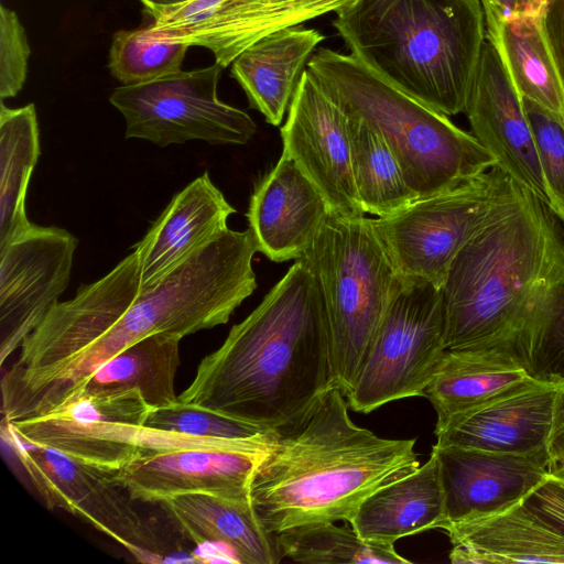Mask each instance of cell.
<instances>
[{
  "label": "cell",
  "instance_id": "7bdbcfd3",
  "mask_svg": "<svg viewBox=\"0 0 564 564\" xmlns=\"http://www.w3.org/2000/svg\"><path fill=\"white\" fill-rule=\"evenodd\" d=\"M562 239H563V243H564V229L562 230Z\"/></svg>",
  "mask_w": 564,
  "mask_h": 564
},
{
  "label": "cell",
  "instance_id": "1f68e13d",
  "mask_svg": "<svg viewBox=\"0 0 564 564\" xmlns=\"http://www.w3.org/2000/svg\"><path fill=\"white\" fill-rule=\"evenodd\" d=\"M276 539L282 557L303 564L411 563L394 545L365 541L348 522L306 524L276 533Z\"/></svg>",
  "mask_w": 564,
  "mask_h": 564
},
{
  "label": "cell",
  "instance_id": "52a82bcc",
  "mask_svg": "<svg viewBox=\"0 0 564 564\" xmlns=\"http://www.w3.org/2000/svg\"><path fill=\"white\" fill-rule=\"evenodd\" d=\"M302 260L323 295L335 387L347 397L403 276L366 216L329 214Z\"/></svg>",
  "mask_w": 564,
  "mask_h": 564
},
{
  "label": "cell",
  "instance_id": "9c48e42d",
  "mask_svg": "<svg viewBox=\"0 0 564 564\" xmlns=\"http://www.w3.org/2000/svg\"><path fill=\"white\" fill-rule=\"evenodd\" d=\"M223 69L215 63L144 84L117 87L109 101L126 120V138L159 147L189 140L214 145L247 144L257 126L246 111L218 98Z\"/></svg>",
  "mask_w": 564,
  "mask_h": 564
},
{
  "label": "cell",
  "instance_id": "74e56055",
  "mask_svg": "<svg viewBox=\"0 0 564 564\" xmlns=\"http://www.w3.org/2000/svg\"><path fill=\"white\" fill-rule=\"evenodd\" d=\"M541 28L564 90V0H544Z\"/></svg>",
  "mask_w": 564,
  "mask_h": 564
},
{
  "label": "cell",
  "instance_id": "44dd1931",
  "mask_svg": "<svg viewBox=\"0 0 564 564\" xmlns=\"http://www.w3.org/2000/svg\"><path fill=\"white\" fill-rule=\"evenodd\" d=\"M236 209L205 172L176 193L144 237L133 247L141 286L162 279L228 229Z\"/></svg>",
  "mask_w": 564,
  "mask_h": 564
},
{
  "label": "cell",
  "instance_id": "2e32d148",
  "mask_svg": "<svg viewBox=\"0 0 564 564\" xmlns=\"http://www.w3.org/2000/svg\"><path fill=\"white\" fill-rule=\"evenodd\" d=\"M465 113L471 134L496 158L497 167L550 207L522 97L499 51L488 39L480 53Z\"/></svg>",
  "mask_w": 564,
  "mask_h": 564
},
{
  "label": "cell",
  "instance_id": "d4e9b609",
  "mask_svg": "<svg viewBox=\"0 0 564 564\" xmlns=\"http://www.w3.org/2000/svg\"><path fill=\"white\" fill-rule=\"evenodd\" d=\"M324 39L317 30L302 24L283 28L249 46L232 62L231 76L267 122L281 123L308 57Z\"/></svg>",
  "mask_w": 564,
  "mask_h": 564
},
{
  "label": "cell",
  "instance_id": "f546056e",
  "mask_svg": "<svg viewBox=\"0 0 564 564\" xmlns=\"http://www.w3.org/2000/svg\"><path fill=\"white\" fill-rule=\"evenodd\" d=\"M528 373L541 381L564 380V243L538 286L516 343Z\"/></svg>",
  "mask_w": 564,
  "mask_h": 564
},
{
  "label": "cell",
  "instance_id": "ac0fdd59",
  "mask_svg": "<svg viewBox=\"0 0 564 564\" xmlns=\"http://www.w3.org/2000/svg\"><path fill=\"white\" fill-rule=\"evenodd\" d=\"M432 453L438 463L447 523L523 501L552 471L549 449L511 454L434 445Z\"/></svg>",
  "mask_w": 564,
  "mask_h": 564
},
{
  "label": "cell",
  "instance_id": "603a6c76",
  "mask_svg": "<svg viewBox=\"0 0 564 564\" xmlns=\"http://www.w3.org/2000/svg\"><path fill=\"white\" fill-rule=\"evenodd\" d=\"M368 542L394 545L405 536L447 524L437 458L372 491L347 521Z\"/></svg>",
  "mask_w": 564,
  "mask_h": 564
},
{
  "label": "cell",
  "instance_id": "3957f363",
  "mask_svg": "<svg viewBox=\"0 0 564 564\" xmlns=\"http://www.w3.org/2000/svg\"><path fill=\"white\" fill-rule=\"evenodd\" d=\"M561 225L546 204L507 176L488 218L454 258L441 288L446 350L516 354L534 293L562 245Z\"/></svg>",
  "mask_w": 564,
  "mask_h": 564
},
{
  "label": "cell",
  "instance_id": "d590c367",
  "mask_svg": "<svg viewBox=\"0 0 564 564\" xmlns=\"http://www.w3.org/2000/svg\"><path fill=\"white\" fill-rule=\"evenodd\" d=\"M31 50L18 14L0 6V97L12 98L22 89Z\"/></svg>",
  "mask_w": 564,
  "mask_h": 564
},
{
  "label": "cell",
  "instance_id": "f35d334b",
  "mask_svg": "<svg viewBox=\"0 0 564 564\" xmlns=\"http://www.w3.org/2000/svg\"><path fill=\"white\" fill-rule=\"evenodd\" d=\"M479 2L487 25L486 35H492L508 21L540 13L544 0H479Z\"/></svg>",
  "mask_w": 564,
  "mask_h": 564
},
{
  "label": "cell",
  "instance_id": "6da1fadb",
  "mask_svg": "<svg viewBox=\"0 0 564 564\" xmlns=\"http://www.w3.org/2000/svg\"><path fill=\"white\" fill-rule=\"evenodd\" d=\"M334 387L323 295L300 259L202 359L177 400L276 431L300 421Z\"/></svg>",
  "mask_w": 564,
  "mask_h": 564
},
{
  "label": "cell",
  "instance_id": "e0dca14e",
  "mask_svg": "<svg viewBox=\"0 0 564 564\" xmlns=\"http://www.w3.org/2000/svg\"><path fill=\"white\" fill-rule=\"evenodd\" d=\"M274 436L267 443L249 447L137 455L116 471V477L133 500L143 502L158 503L170 496L193 492L251 501L252 473Z\"/></svg>",
  "mask_w": 564,
  "mask_h": 564
},
{
  "label": "cell",
  "instance_id": "5bb4252c",
  "mask_svg": "<svg viewBox=\"0 0 564 564\" xmlns=\"http://www.w3.org/2000/svg\"><path fill=\"white\" fill-rule=\"evenodd\" d=\"M283 152L313 182L330 214L365 216L351 167L348 115L306 68L281 128Z\"/></svg>",
  "mask_w": 564,
  "mask_h": 564
},
{
  "label": "cell",
  "instance_id": "f1b7e54d",
  "mask_svg": "<svg viewBox=\"0 0 564 564\" xmlns=\"http://www.w3.org/2000/svg\"><path fill=\"white\" fill-rule=\"evenodd\" d=\"M541 13L508 21L486 37L499 51L520 96L564 122V90L541 28Z\"/></svg>",
  "mask_w": 564,
  "mask_h": 564
},
{
  "label": "cell",
  "instance_id": "9a60e30c",
  "mask_svg": "<svg viewBox=\"0 0 564 564\" xmlns=\"http://www.w3.org/2000/svg\"><path fill=\"white\" fill-rule=\"evenodd\" d=\"M6 423L23 442L56 449L78 462L110 471L119 470L137 455L192 448L249 447L267 443L274 435L273 431H268L245 440L204 437L140 424L54 414Z\"/></svg>",
  "mask_w": 564,
  "mask_h": 564
},
{
  "label": "cell",
  "instance_id": "4fadbf2b",
  "mask_svg": "<svg viewBox=\"0 0 564 564\" xmlns=\"http://www.w3.org/2000/svg\"><path fill=\"white\" fill-rule=\"evenodd\" d=\"M77 239L32 225L0 248V357L3 364L58 302L72 274Z\"/></svg>",
  "mask_w": 564,
  "mask_h": 564
},
{
  "label": "cell",
  "instance_id": "ffe728a7",
  "mask_svg": "<svg viewBox=\"0 0 564 564\" xmlns=\"http://www.w3.org/2000/svg\"><path fill=\"white\" fill-rule=\"evenodd\" d=\"M329 214L318 188L282 153L256 185L247 218L258 250L273 262H284L304 257Z\"/></svg>",
  "mask_w": 564,
  "mask_h": 564
},
{
  "label": "cell",
  "instance_id": "30bf717a",
  "mask_svg": "<svg viewBox=\"0 0 564 564\" xmlns=\"http://www.w3.org/2000/svg\"><path fill=\"white\" fill-rule=\"evenodd\" d=\"M507 175L494 167L403 210L372 218L373 227L402 276L442 288L460 249L488 218Z\"/></svg>",
  "mask_w": 564,
  "mask_h": 564
},
{
  "label": "cell",
  "instance_id": "83f0119b",
  "mask_svg": "<svg viewBox=\"0 0 564 564\" xmlns=\"http://www.w3.org/2000/svg\"><path fill=\"white\" fill-rule=\"evenodd\" d=\"M40 131L35 106L0 107V248L32 227L26 194L39 160Z\"/></svg>",
  "mask_w": 564,
  "mask_h": 564
},
{
  "label": "cell",
  "instance_id": "d6986e66",
  "mask_svg": "<svg viewBox=\"0 0 564 564\" xmlns=\"http://www.w3.org/2000/svg\"><path fill=\"white\" fill-rule=\"evenodd\" d=\"M560 383L531 378L451 421L435 445L529 454L549 449Z\"/></svg>",
  "mask_w": 564,
  "mask_h": 564
},
{
  "label": "cell",
  "instance_id": "cb8c5ba5",
  "mask_svg": "<svg viewBox=\"0 0 564 564\" xmlns=\"http://www.w3.org/2000/svg\"><path fill=\"white\" fill-rule=\"evenodd\" d=\"M196 544L227 546L242 564H276L282 561L275 533L265 529L251 501L193 492L158 502Z\"/></svg>",
  "mask_w": 564,
  "mask_h": 564
},
{
  "label": "cell",
  "instance_id": "d6a6232c",
  "mask_svg": "<svg viewBox=\"0 0 564 564\" xmlns=\"http://www.w3.org/2000/svg\"><path fill=\"white\" fill-rule=\"evenodd\" d=\"M189 46L152 35L147 28L112 35L108 67L124 86L153 82L182 70Z\"/></svg>",
  "mask_w": 564,
  "mask_h": 564
},
{
  "label": "cell",
  "instance_id": "ba28073f",
  "mask_svg": "<svg viewBox=\"0 0 564 564\" xmlns=\"http://www.w3.org/2000/svg\"><path fill=\"white\" fill-rule=\"evenodd\" d=\"M445 351L441 288L403 276L346 397L349 409L367 414L395 400L423 397Z\"/></svg>",
  "mask_w": 564,
  "mask_h": 564
},
{
  "label": "cell",
  "instance_id": "277c9868",
  "mask_svg": "<svg viewBox=\"0 0 564 564\" xmlns=\"http://www.w3.org/2000/svg\"><path fill=\"white\" fill-rule=\"evenodd\" d=\"M258 251L250 228H228L156 283L142 289L101 336L3 411L4 420L14 422L51 412L98 367L148 336L183 338L226 324L257 289L252 259Z\"/></svg>",
  "mask_w": 564,
  "mask_h": 564
},
{
  "label": "cell",
  "instance_id": "8fae6325",
  "mask_svg": "<svg viewBox=\"0 0 564 564\" xmlns=\"http://www.w3.org/2000/svg\"><path fill=\"white\" fill-rule=\"evenodd\" d=\"M2 433L29 479L50 508L80 518L115 539L140 562H162L151 523L133 507L116 471L84 464L45 446Z\"/></svg>",
  "mask_w": 564,
  "mask_h": 564
},
{
  "label": "cell",
  "instance_id": "60d3db41",
  "mask_svg": "<svg viewBox=\"0 0 564 564\" xmlns=\"http://www.w3.org/2000/svg\"><path fill=\"white\" fill-rule=\"evenodd\" d=\"M144 7V10L152 9L154 7H172L181 3L188 2L191 0H140Z\"/></svg>",
  "mask_w": 564,
  "mask_h": 564
},
{
  "label": "cell",
  "instance_id": "7402d4cb",
  "mask_svg": "<svg viewBox=\"0 0 564 564\" xmlns=\"http://www.w3.org/2000/svg\"><path fill=\"white\" fill-rule=\"evenodd\" d=\"M454 564H564V535L524 501L479 517L449 522Z\"/></svg>",
  "mask_w": 564,
  "mask_h": 564
},
{
  "label": "cell",
  "instance_id": "4dcf8cb0",
  "mask_svg": "<svg viewBox=\"0 0 564 564\" xmlns=\"http://www.w3.org/2000/svg\"><path fill=\"white\" fill-rule=\"evenodd\" d=\"M349 135L352 175L365 214L389 217L419 199L392 150L375 130L349 117Z\"/></svg>",
  "mask_w": 564,
  "mask_h": 564
},
{
  "label": "cell",
  "instance_id": "836d02e7",
  "mask_svg": "<svg viewBox=\"0 0 564 564\" xmlns=\"http://www.w3.org/2000/svg\"><path fill=\"white\" fill-rule=\"evenodd\" d=\"M145 425L183 434L230 440L252 438L268 432L224 413L178 400L169 405L151 408Z\"/></svg>",
  "mask_w": 564,
  "mask_h": 564
},
{
  "label": "cell",
  "instance_id": "b9f144b4",
  "mask_svg": "<svg viewBox=\"0 0 564 564\" xmlns=\"http://www.w3.org/2000/svg\"><path fill=\"white\" fill-rule=\"evenodd\" d=\"M552 471L554 473H558V474H564V458L556 462L553 466H552Z\"/></svg>",
  "mask_w": 564,
  "mask_h": 564
},
{
  "label": "cell",
  "instance_id": "484cf974",
  "mask_svg": "<svg viewBox=\"0 0 564 564\" xmlns=\"http://www.w3.org/2000/svg\"><path fill=\"white\" fill-rule=\"evenodd\" d=\"M531 378L508 349L446 350L423 393L436 412L435 434L455 417Z\"/></svg>",
  "mask_w": 564,
  "mask_h": 564
},
{
  "label": "cell",
  "instance_id": "4316f807",
  "mask_svg": "<svg viewBox=\"0 0 564 564\" xmlns=\"http://www.w3.org/2000/svg\"><path fill=\"white\" fill-rule=\"evenodd\" d=\"M181 339L170 334L148 336L102 364L72 392L135 389L151 408L172 404L177 401L174 382Z\"/></svg>",
  "mask_w": 564,
  "mask_h": 564
},
{
  "label": "cell",
  "instance_id": "8992f818",
  "mask_svg": "<svg viewBox=\"0 0 564 564\" xmlns=\"http://www.w3.org/2000/svg\"><path fill=\"white\" fill-rule=\"evenodd\" d=\"M326 94L375 130L398 159L419 198L451 189L497 166V160L447 115L402 91L351 54L319 48L307 62Z\"/></svg>",
  "mask_w": 564,
  "mask_h": 564
},
{
  "label": "cell",
  "instance_id": "8d00e7d4",
  "mask_svg": "<svg viewBox=\"0 0 564 564\" xmlns=\"http://www.w3.org/2000/svg\"><path fill=\"white\" fill-rule=\"evenodd\" d=\"M523 501L564 535V474L551 471Z\"/></svg>",
  "mask_w": 564,
  "mask_h": 564
},
{
  "label": "cell",
  "instance_id": "ab89813d",
  "mask_svg": "<svg viewBox=\"0 0 564 564\" xmlns=\"http://www.w3.org/2000/svg\"><path fill=\"white\" fill-rule=\"evenodd\" d=\"M549 453L552 459V466L564 458V380L560 383L556 397Z\"/></svg>",
  "mask_w": 564,
  "mask_h": 564
},
{
  "label": "cell",
  "instance_id": "7a4b0ae2",
  "mask_svg": "<svg viewBox=\"0 0 564 564\" xmlns=\"http://www.w3.org/2000/svg\"><path fill=\"white\" fill-rule=\"evenodd\" d=\"M341 391L329 389L295 424L275 431L250 480L268 531L347 522L364 498L419 466L414 438H383L356 425Z\"/></svg>",
  "mask_w": 564,
  "mask_h": 564
},
{
  "label": "cell",
  "instance_id": "7c38bea8",
  "mask_svg": "<svg viewBox=\"0 0 564 564\" xmlns=\"http://www.w3.org/2000/svg\"><path fill=\"white\" fill-rule=\"evenodd\" d=\"M351 0H191L145 10L148 31L160 39L202 46L224 68L274 31L336 12Z\"/></svg>",
  "mask_w": 564,
  "mask_h": 564
},
{
  "label": "cell",
  "instance_id": "e575fe53",
  "mask_svg": "<svg viewBox=\"0 0 564 564\" xmlns=\"http://www.w3.org/2000/svg\"><path fill=\"white\" fill-rule=\"evenodd\" d=\"M522 101L532 130L550 207L564 225V122L538 104L525 98Z\"/></svg>",
  "mask_w": 564,
  "mask_h": 564
},
{
  "label": "cell",
  "instance_id": "5b68a950",
  "mask_svg": "<svg viewBox=\"0 0 564 564\" xmlns=\"http://www.w3.org/2000/svg\"><path fill=\"white\" fill-rule=\"evenodd\" d=\"M335 13L369 69L447 116L465 112L487 39L479 0H351Z\"/></svg>",
  "mask_w": 564,
  "mask_h": 564
}]
</instances>
